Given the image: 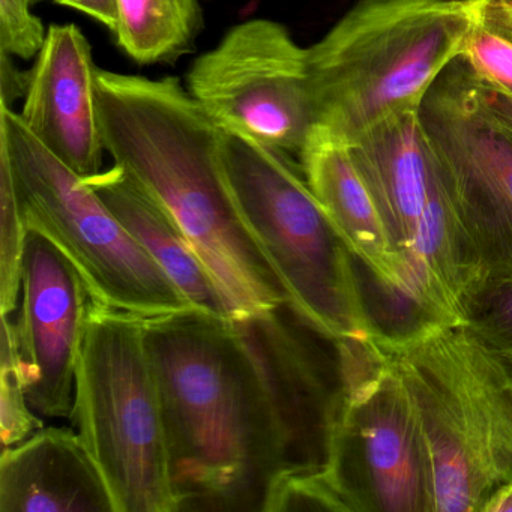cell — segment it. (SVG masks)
Wrapping results in <instances>:
<instances>
[{
  "instance_id": "19",
  "label": "cell",
  "mask_w": 512,
  "mask_h": 512,
  "mask_svg": "<svg viewBox=\"0 0 512 512\" xmlns=\"http://www.w3.org/2000/svg\"><path fill=\"white\" fill-rule=\"evenodd\" d=\"M460 61L478 82L512 97V8L482 0Z\"/></svg>"
},
{
  "instance_id": "5",
  "label": "cell",
  "mask_w": 512,
  "mask_h": 512,
  "mask_svg": "<svg viewBox=\"0 0 512 512\" xmlns=\"http://www.w3.org/2000/svg\"><path fill=\"white\" fill-rule=\"evenodd\" d=\"M221 160L245 226L296 308L334 340H376L382 331L362 293L355 257L311 191L301 163L223 130Z\"/></svg>"
},
{
  "instance_id": "4",
  "label": "cell",
  "mask_w": 512,
  "mask_h": 512,
  "mask_svg": "<svg viewBox=\"0 0 512 512\" xmlns=\"http://www.w3.org/2000/svg\"><path fill=\"white\" fill-rule=\"evenodd\" d=\"M482 0H362L308 49L317 125L350 142L419 112L460 59Z\"/></svg>"
},
{
  "instance_id": "14",
  "label": "cell",
  "mask_w": 512,
  "mask_h": 512,
  "mask_svg": "<svg viewBox=\"0 0 512 512\" xmlns=\"http://www.w3.org/2000/svg\"><path fill=\"white\" fill-rule=\"evenodd\" d=\"M98 68L76 25H53L28 74L19 113L29 131L83 179L103 172Z\"/></svg>"
},
{
  "instance_id": "10",
  "label": "cell",
  "mask_w": 512,
  "mask_h": 512,
  "mask_svg": "<svg viewBox=\"0 0 512 512\" xmlns=\"http://www.w3.org/2000/svg\"><path fill=\"white\" fill-rule=\"evenodd\" d=\"M187 83L220 130L298 161L317 125L308 49L274 20L233 26L194 62Z\"/></svg>"
},
{
  "instance_id": "6",
  "label": "cell",
  "mask_w": 512,
  "mask_h": 512,
  "mask_svg": "<svg viewBox=\"0 0 512 512\" xmlns=\"http://www.w3.org/2000/svg\"><path fill=\"white\" fill-rule=\"evenodd\" d=\"M71 422L106 481L115 512H176L163 404L143 319L94 301Z\"/></svg>"
},
{
  "instance_id": "11",
  "label": "cell",
  "mask_w": 512,
  "mask_h": 512,
  "mask_svg": "<svg viewBox=\"0 0 512 512\" xmlns=\"http://www.w3.org/2000/svg\"><path fill=\"white\" fill-rule=\"evenodd\" d=\"M419 113L481 280L512 274L511 134L482 109L460 59L437 79Z\"/></svg>"
},
{
  "instance_id": "29",
  "label": "cell",
  "mask_w": 512,
  "mask_h": 512,
  "mask_svg": "<svg viewBox=\"0 0 512 512\" xmlns=\"http://www.w3.org/2000/svg\"><path fill=\"white\" fill-rule=\"evenodd\" d=\"M503 4L508 5V7L512 8V0H502Z\"/></svg>"
},
{
  "instance_id": "2",
  "label": "cell",
  "mask_w": 512,
  "mask_h": 512,
  "mask_svg": "<svg viewBox=\"0 0 512 512\" xmlns=\"http://www.w3.org/2000/svg\"><path fill=\"white\" fill-rule=\"evenodd\" d=\"M97 98L106 152L172 215L233 320L290 301L233 199L221 130L188 89L173 77L100 70Z\"/></svg>"
},
{
  "instance_id": "25",
  "label": "cell",
  "mask_w": 512,
  "mask_h": 512,
  "mask_svg": "<svg viewBox=\"0 0 512 512\" xmlns=\"http://www.w3.org/2000/svg\"><path fill=\"white\" fill-rule=\"evenodd\" d=\"M470 76H472V74H470ZM472 82L482 109L487 112V115L490 116L499 127H502L506 133L512 136L511 95L505 94V92L499 91V89L491 88V86L484 85V83L478 82L473 76Z\"/></svg>"
},
{
  "instance_id": "22",
  "label": "cell",
  "mask_w": 512,
  "mask_h": 512,
  "mask_svg": "<svg viewBox=\"0 0 512 512\" xmlns=\"http://www.w3.org/2000/svg\"><path fill=\"white\" fill-rule=\"evenodd\" d=\"M26 224L20 212L10 172L0 163V296L2 314L16 313L19 307Z\"/></svg>"
},
{
  "instance_id": "9",
  "label": "cell",
  "mask_w": 512,
  "mask_h": 512,
  "mask_svg": "<svg viewBox=\"0 0 512 512\" xmlns=\"http://www.w3.org/2000/svg\"><path fill=\"white\" fill-rule=\"evenodd\" d=\"M346 398L328 473L349 511L433 512L430 460L415 404L376 340L341 341Z\"/></svg>"
},
{
  "instance_id": "27",
  "label": "cell",
  "mask_w": 512,
  "mask_h": 512,
  "mask_svg": "<svg viewBox=\"0 0 512 512\" xmlns=\"http://www.w3.org/2000/svg\"><path fill=\"white\" fill-rule=\"evenodd\" d=\"M56 2L86 14V16L97 20L112 32H115L118 28L116 0H56Z\"/></svg>"
},
{
  "instance_id": "18",
  "label": "cell",
  "mask_w": 512,
  "mask_h": 512,
  "mask_svg": "<svg viewBox=\"0 0 512 512\" xmlns=\"http://www.w3.org/2000/svg\"><path fill=\"white\" fill-rule=\"evenodd\" d=\"M122 52L140 65L166 64L193 46L202 11L199 0H116Z\"/></svg>"
},
{
  "instance_id": "20",
  "label": "cell",
  "mask_w": 512,
  "mask_h": 512,
  "mask_svg": "<svg viewBox=\"0 0 512 512\" xmlns=\"http://www.w3.org/2000/svg\"><path fill=\"white\" fill-rule=\"evenodd\" d=\"M461 325L512 367V274L479 281L464 298Z\"/></svg>"
},
{
  "instance_id": "28",
  "label": "cell",
  "mask_w": 512,
  "mask_h": 512,
  "mask_svg": "<svg viewBox=\"0 0 512 512\" xmlns=\"http://www.w3.org/2000/svg\"><path fill=\"white\" fill-rule=\"evenodd\" d=\"M482 512H512V481L505 482L493 491Z\"/></svg>"
},
{
  "instance_id": "23",
  "label": "cell",
  "mask_w": 512,
  "mask_h": 512,
  "mask_svg": "<svg viewBox=\"0 0 512 512\" xmlns=\"http://www.w3.org/2000/svg\"><path fill=\"white\" fill-rule=\"evenodd\" d=\"M283 511H349V508L323 470L278 476L269 493L265 512Z\"/></svg>"
},
{
  "instance_id": "12",
  "label": "cell",
  "mask_w": 512,
  "mask_h": 512,
  "mask_svg": "<svg viewBox=\"0 0 512 512\" xmlns=\"http://www.w3.org/2000/svg\"><path fill=\"white\" fill-rule=\"evenodd\" d=\"M233 326L259 367L280 422V476L328 469L346 398L340 341L319 331L292 301L233 320Z\"/></svg>"
},
{
  "instance_id": "15",
  "label": "cell",
  "mask_w": 512,
  "mask_h": 512,
  "mask_svg": "<svg viewBox=\"0 0 512 512\" xmlns=\"http://www.w3.org/2000/svg\"><path fill=\"white\" fill-rule=\"evenodd\" d=\"M0 512H115V505L79 434L49 427L2 449Z\"/></svg>"
},
{
  "instance_id": "21",
  "label": "cell",
  "mask_w": 512,
  "mask_h": 512,
  "mask_svg": "<svg viewBox=\"0 0 512 512\" xmlns=\"http://www.w3.org/2000/svg\"><path fill=\"white\" fill-rule=\"evenodd\" d=\"M11 314H2V376H0V430L4 449L19 445L43 427L29 404L20 367L16 329Z\"/></svg>"
},
{
  "instance_id": "8",
  "label": "cell",
  "mask_w": 512,
  "mask_h": 512,
  "mask_svg": "<svg viewBox=\"0 0 512 512\" xmlns=\"http://www.w3.org/2000/svg\"><path fill=\"white\" fill-rule=\"evenodd\" d=\"M0 163L10 172L26 226L64 250L98 302L140 319L193 308L86 179L49 151L5 104H0Z\"/></svg>"
},
{
  "instance_id": "7",
  "label": "cell",
  "mask_w": 512,
  "mask_h": 512,
  "mask_svg": "<svg viewBox=\"0 0 512 512\" xmlns=\"http://www.w3.org/2000/svg\"><path fill=\"white\" fill-rule=\"evenodd\" d=\"M419 112L389 116L347 143L403 265L401 299L415 325H461L464 298L481 274Z\"/></svg>"
},
{
  "instance_id": "24",
  "label": "cell",
  "mask_w": 512,
  "mask_h": 512,
  "mask_svg": "<svg viewBox=\"0 0 512 512\" xmlns=\"http://www.w3.org/2000/svg\"><path fill=\"white\" fill-rule=\"evenodd\" d=\"M37 0H0V52L13 58H37L47 31L32 7Z\"/></svg>"
},
{
  "instance_id": "16",
  "label": "cell",
  "mask_w": 512,
  "mask_h": 512,
  "mask_svg": "<svg viewBox=\"0 0 512 512\" xmlns=\"http://www.w3.org/2000/svg\"><path fill=\"white\" fill-rule=\"evenodd\" d=\"M299 163L311 191L356 262L364 265L386 293L403 298V265L353 161L349 143L328 128L316 125Z\"/></svg>"
},
{
  "instance_id": "17",
  "label": "cell",
  "mask_w": 512,
  "mask_h": 512,
  "mask_svg": "<svg viewBox=\"0 0 512 512\" xmlns=\"http://www.w3.org/2000/svg\"><path fill=\"white\" fill-rule=\"evenodd\" d=\"M119 223L164 269L193 308L230 320L223 293L172 215L121 167L86 179Z\"/></svg>"
},
{
  "instance_id": "3",
  "label": "cell",
  "mask_w": 512,
  "mask_h": 512,
  "mask_svg": "<svg viewBox=\"0 0 512 512\" xmlns=\"http://www.w3.org/2000/svg\"><path fill=\"white\" fill-rule=\"evenodd\" d=\"M415 404L433 512H482L512 481V367L463 325L419 323L376 338Z\"/></svg>"
},
{
  "instance_id": "26",
  "label": "cell",
  "mask_w": 512,
  "mask_h": 512,
  "mask_svg": "<svg viewBox=\"0 0 512 512\" xmlns=\"http://www.w3.org/2000/svg\"><path fill=\"white\" fill-rule=\"evenodd\" d=\"M2 64H0V77H2V91H0V104L13 107V103L19 98L25 97L28 77L23 76L22 71L17 70L13 62V56L0 52Z\"/></svg>"
},
{
  "instance_id": "1",
  "label": "cell",
  "mask_w": 512,
  "mask_h": 512,
  "mask_svg": "<svg viewBox=\"0 0 512 512\" xmlns=\"http://www.w3.org/2000/svg\"><path fill=\"white\" fill-rule=\"evenodd\" d=\"M143 325L176 512H265L283 472V433L233 322L190 308Z\"/></svg>"
},
{
  "instance_id": "13",
  "label": "cell",
  "mask_w": 512,
  "mask_h": 512,
  "mask_svg": "<svg viewBox=\"0 0 512 512\" xmlns=\"http://www.w3.org/2000/svg\"><path fill=\"white\" fill-rule=\"evenodd\" d=\"M26 229L13 319L23 383L38 415L71 418L77 362L97 299L62 248L40 230Z\"/></svg>"
}]
</instances>
